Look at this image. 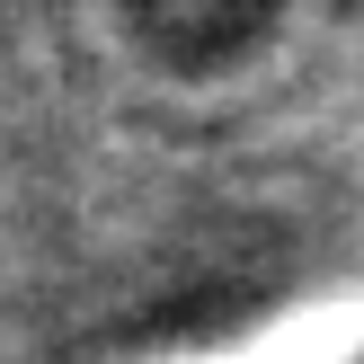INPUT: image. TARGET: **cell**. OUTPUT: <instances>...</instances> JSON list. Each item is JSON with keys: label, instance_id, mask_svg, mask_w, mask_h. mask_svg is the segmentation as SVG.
I'll use <instances>...</instances> for the list:
<instances>
[{"label": "cell", "instance_id": "cell-1", "mask_svg": "<svg viewBox=\"0 0 364 364\" xmlns=\"http://www.w3.org/2000/svg\"><path fill=\"white\" fill-rule=\"evenodd\" d=\"M364 355V302H320V311L267 329L240 364H355Z\"/></svg>", "mask_w": 364, "mask_h": 364}, {"label": "cell", "instance_id": "cell-2", "mask_svg": "<svg viewBox=\"0 0 364 364\" xmlns=\"http://www.w3.org/2000/svg\"><path fill=\"white\" fill-rule=\"evenodd\" d=\"M223 364H240V355H223Z\"/></svg>", "mask_w": 364, "mask_h": 364}]
</instances>
